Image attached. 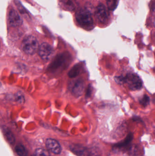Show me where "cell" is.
<instances>
[{
  "mask_svg": "<svg viewBox=\"0 0 155 156\" xmlns=\"http://www.w3.org/2000/svg\"><path fill=\"white\" fill-rule=\"evenodd\" d=\"M76 18L79 25L84 29L91 30L94 27V22L90 11L81 8L76 12Z\"/></svg>",
  "mask_w": 155,
  "mask_h": 156,
  "instance_id": "1",
  "label": "cell"
},
{
  "mask_svg": "<svg viewBox=\"0 0 155 156\" xmlns=\"http://www.w3.org/2000/svg\"><path fill=\"white\" fill-rule=\"evenodd\" d=\"M39 47V43L37 39L32 35L26 37L22 42V49L27 55H34L38 51Z\"/></svg>",
  "mask_w": 155,
  "mask_h": 156,
  "instance_id": "2",
  "label": "cell"
},
{
  "mask_svg": "<svg viewBox=\"0 0 155 156\" xmlns=\"http://www.w3.org/2000/svg\"><path fill=\"white\" fill-rule=\"evenodd\" d=\"M126 83L132 90H140L143 86V82L140 77L136 74H128L123 76V84Z\"/></svg>",
  "mask_w": 155,
  "mask_h": 156,
  "instance_id": "3",
  "label": "cell"
},
{
  "mask_svg": "<svg viewBox=\"0 0 155 156\" xmlns=\"http://www.w3.org/2000/svg\"><path fill=\"white\" fill-rule=\"evenodd\" d=\"M84 81L82 79H78L77 80L71 81L69 85V89L72 94L78 97L83 94L85 89Z\"/></svg>",
  "mask_w": 155,
  "mask_h": 156,
  "instance_id": "4",
  "label": "cell"
},
{
  "mask_svg": "<svg viewBox=\"0 0 155 156\" xmlns=\"http://www.w3.org/2000/svg\"><path fill=\"white\" fill-rule=\"evenodd\" d=\"M38 54L44 60H48L52 57L54 51L52 47L48 43H43L39 47Z\"/></svg>",
  "mask_w": 155,
  "mask_h": 156,
  "instance_id": "5",
  "label": "cell"
},
{
  "mask_svg": "<svg viewBox=\"0 0 155 156\" xmlns=\"http://www.w3.org/2000/svg\"><path fill=\"white\" fill-rule=\"evenodd\" d=\"M96 16L97 20L102 23H105L108 21L109 13L105 5L100 3L96 11Z\"/></svg>",
  "mask_w": 155,
  "mask_h": 156,
  "instance_id": "6",
  "label": "cell"
},
{
  "mask_svg": "<svg viewBox=\"0 0 155 156\" xmlns=\"http://www.w3.org/2000/svg\"><path fill=\"white\" fill-rule=\"evenodd\" d=\"M9 23L13 27H18L22 24L23 20L17 11L12 9L8 15Z\"/></svg>",
  "mask_w": 155,
  "mask_h": 156,
  "instance_id": "7",
  "label": "cell"
},
{
  "mask_svg": "<svg viewBox=\"0 0 155 156\" xmlns=\"http://www.w3.org/2000/svg\"><path fill=\"white\" fill-rule=\"evenodd\" d=\"M47 149L55 154H59L62 151L61 145L58 141L52 138H48L45 142Z\"/></svg>",
  "mask_w": 155,
  "mask_h": 156,
  "instance_id": "8",
  "label": "cell"
},
{
  "mask_svg": "<svg viewBox=\"0 0 155 156\" xmlns=\"http://www.w3.org/2000/svg\"><path fill=\"white\" fill-rule=\"evenodd\" d=\"M71 55H69L68 54H62L59 55L56 57V59L52 64L51 67L53 69H57L61 67L62 66L70 59Z\"/></svg>",
  "mask_w": 155,
  "mask_h": 156,
  "instance_id": "9",
  "label": "cell"
},
{
  "mask_svg": "<svg viewBox=\"0 0 155 156\" xmlns=\"http://www.w3.org/2000/svg\"><path fill=\"white\" fill-rule=\"evenodd\" d=\"M2 130L8 143L11 145L14 144L15 142V137L12 131L5 126L2 127Z\"/></svg>",
  "mask_w": 155,
  "mask_h": 156,
  "instance_id": "10",
  "label": "cell"
},
{
  "mask_svg": "<svg viewBox=\"0 0 155 156\" xmlns=\"http://www.w3.org/2000/svg\"><path fill=\"white\" fill-rule=\"evenodd\" d=\"M83 67L80 64L75 65L68 73L69 77L73 78L76 77L82 72Z\"/></svg>",
  "mask_w": 155,
  "mask_h": 156,
  "instance_id": "11",
  "label": "cell"
},
{
  "mask_svg": "<svg viewBox=\"0 0 155 156\" xmlns=\"http://www.w3.org/2000/svg\"><path fill=\"white\" fill-rule=\"evenodd\" d=\"M15 151L19 156H27V151L23 145L21 144L17 145L15 147Z\"/></svg>",
  "mask_w": 155,
  "mask_h": 156,
  "instance_id": "12",
  "label": "cell"
},
{
  "mask_svg": "<svg viewBox=\"0 0 155 156\" xmlns=\"http://www.w3.org/2000/svg\"><path fill=\"white\" fill-rule=\"evenodd\" d=\"M119 0H106L107 7L109 10L113 11L117 7Z\"/></svg>",
  "mask_w": 155,
  "mask_h": 156,
  "instance_id": "13",
  "label": "cell"
},
{
  "mask_svg": "<svg viewBox=\"0 0 155 156\" xmlns=\"http://www.w3.org/2000/svg\"><path fill=\"white\" fill-rule=\"evenodd\" d=\"M35 156H51V155L48 150L40 148L35 150Z\"/></svg>",
  "mask_w": 155,
  "mask_h": 156,
  "instance_id": "14",
  "label": "cell"
},
{
  "mask_svg": "<svg viewBox=\"0 0 155 156\" xmlns=\"http://www.w3.org/2000/svg\"><path fill=\"white\" fill-rule=\"evenodd\" d=\"M150 99L149 96L147 95H143L140 100V104L144 107L147 106L150 103Z\"/></svg>",
  "mask_w": 155,
  "mask_h": 156,
  "instance_id": "15",
  "label": "cell"
},
{
  "mask_svg": "<svg viewBox=\"0 0 155 156\" xmlns=\"http://www.w3.org/2000/svg\"><path fill=\"white\" fill-rule=\"evenodd\" d=\"M133 134H129L127 136L126 139L125 140V141H124L123 143L117 145H116V146L118 147H122L123 146V145H126L127 144H129V143L132 141V139H133Z\"/></svg>",
  "mask_w": 155,
  "mask_h": 156,
  "instance_id": "16",
  "label": "cell"
},
{
  "mask_svg": "<svg viewBox=\"0 0 155 156\" xmlns=\"http://www.w3.org/2000/svg\"><path fill=\"white\" fill-rule=\"evenodd\" d=\"M93 88L91 84H89L87 89H86V98H89L92 95L93 93Z\"/></svg>",
  "mask_w": 155,
  "mask_h": 156,
  "instance_id": "17",
  "label": "cell"
},
{
  "mask_svg": "<svg viewBox=\"0 0 155 156\" xmlns=\"http://www.w3.org/2000/svg\"><path fill=\"white\" fill-rule=\"evenodd\" d=\"M24 98L22 94L20 93H18L17 95H16V101L19 103H22L24 101Z\"/></svg>",
  "mask_w": 155,
  "mask_h": 156,
  "instance_id": "18",
  "label": "cell"
}]
</instances>
